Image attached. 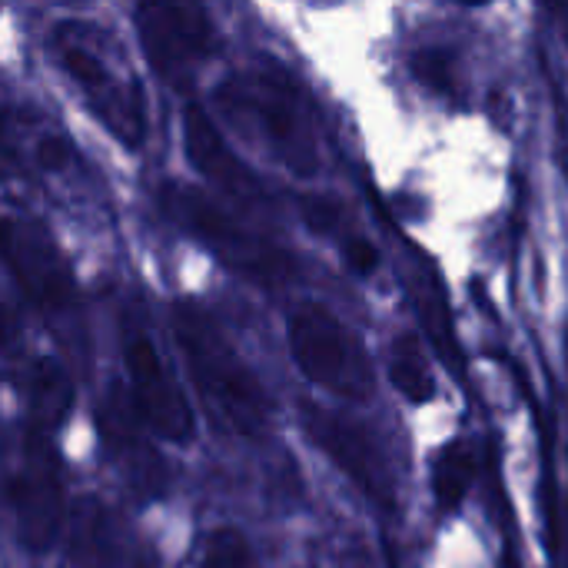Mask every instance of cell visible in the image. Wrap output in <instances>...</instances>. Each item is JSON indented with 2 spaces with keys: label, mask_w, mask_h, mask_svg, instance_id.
Masks as SVG:
<instances>
[{
  "label": "cell",
  "mask_w": 568,
  "mask_h": 568,
  "mask_svg": "<svg viewBox=\"0 0 568 568\" xmlns=\"http://www.w3.org/2000/svg\"><path fill=\"white\" fill-rule=\"evenodd\" d=\"M170 323L190 383L206 413L233 436L260 439L273 416L270 393L226 339L220 323L193 300H176L170 306Z\"/></svg>",
  "instance_id": "6da1fadb"
},
{
  "label": "cell",
  "mask_w": 568,
  "mask_h": 568,
  "mask_svg": "<svg viewBox=\"0 0 568 568\" xmlns=\"http://www.w3.org/2000/svg\"><path fill=\"white\" fill-rule=\"evenodd\" d=\"M216 100L223 113L250 123L290 173L296 176L320 173V140L313 130V116L306 110L303 93L286 73L266 63L250 67L246 73L223 83Z\"/></svg>",
  "instance_id": "7a4b0ae2"
},
{
  "label": "cell",
  "mask_w": 568,
  "mask_h": 568,
  "mask_svg": "<svg viewBox=\"0 0 568 568\" xmlns=\"http://www.w3.org/2000/svg\"><path fill=\"white\" fill-rule=\"evenodd\" d=\"M160 206L180 230H186L210 256H216L236 276L266 290L286 286L296 276V263L283 246L230 216L203 190L186 183H163Z\"/></svg>",
  "instance_id": "3957f363"
},
{
  "label": "cell",
  "mask_w": 568,
  "mask_h": 568,
  "mask_svg": "<svg viewBox=\"0 0 568 568\" xmlns=\"http://www.w3.org/2000/svg\"><path fill=\"white\" fill-rule=\"evenodd\" d=\"M53 50L90 113L116 143L136 150L146 136V100L136 77H130L116 57L106 53V40L90 30V23H60L53 33Z\"/></svg>",
  "instance_id": "277c9868"
},
{
  "label": "cell",
  "mask_w": 568,
  "mask_h": 568,
  "mask_svg": "<svg viewBox=\"0 0 568 568\" xmlns=\"http://www.w3.org/2000/svg\"><path fill=\"white\" fill-rule=\"evenodd\" d=\"M3 496L10 503L20 542L30 552H47L67 519L63 473L47 433L23 426L7 443Z\"/></svg>",
  "instance_id": "5b68a950"
},
{
  "label": "cell",
  "mask_w": 568,
  "mask_h": 568,
  "mask_svg": "<svg viewBox=\"0 0 568 568\" xmlns=\"http://www.w3.org/2000/svg\"><path fill=\"white\" fill-rule=\"evenodd\" d=\"M290 353L300 373L339 399H369L376 389L363 339L326 306L303 303L290 313Z\"/></svg>",
  "instance_id": "8992f818"
},
{
  "label": "cell",
  "mask_w": 568,
  "mask_h": 568,
  "mask_svg": "<svg viewBox=\"0 0 568 568\" xmlns=\"http://www.w3.org/2000/svg\"><path fill=\"white\" fill-rule=\"evenodd\" d=\"M120 353L126 369V403L133 406L136 419L150 436L170 446H186L193 439V409L153 336L136 320H123Z\"/></svg>",
  "instance_id": "52a82bcc"
},
{
  "label": "cell",
  "mask_w": 568,
  "mask_h": 568,
  "mask_svg": "<svg viewBox=\"0 0 568 568\" xmlns=\"http://www.w3.org/2000/svg\"><path fill=\"white\" fill-rule=\"evenodd\" d=\"M136 33L146 63L170 87H186L220 50L216 23L196 3H140Z\"/></svg>",
  "instance_id": "ba28073f"
},
{
  "label": "cell",
  "mask_w": 568,
  "mask_h": 568,
  "mask_svg": "<svg viewBox=\"0 0 568 568\" xmlns=\"http://www.w3.org/2000/svg\"><path fill=\"white\" fill-rule=\"evenodd\" d=\"M0 260L43 316L77 310V276L53 233L27 216L0 220Z\"/></svg>",
  "instance_id": "9c48e42d"
},
{
  "label": "cell",
  "mask_w": 568,
  "mask_h": 568,
  "mask_svg": "<svg viewBox=\"0 0 568 568\" xmlns=\"http://www.w3.org/2000/svg\"><path fill=\"white\" fill-rule=\"evenodd\" d=\"M0 353H3L7 379L27 409V426L47 436L60 429L73 409V383L63 373V366L43 353L27 349L23 333L10 313L0 320Z\"/></svg>",
  "instance_id": "30bf717a"
},
{
  "label": "cell",
  "mask_w": 568,
  "mask_h": 568,
  "mask_svg": "<svg viewBox=\"0 0 568 568\" xmlns=\"http://www.w3.org/2000/svg\"><path fill=\"white\" fill-rule=\"evenodd\" d=\"M303 426L310 439L329 456V463L349 476V483L373 499L379 509L396 506V489H393V473L389 463L379 449V443L356 423L343 419L339 413H329L316 403H303Z\"/></svg>",
  "instance_id": "8fae6325"
},
{
  "label": "cell",
  "mask_w": 568,
  "mask_h": 568,
  "mask_svg": "<svg viewBox=\"0 0 568 568\" xmlns=\"http://www.w3.org/2000/svg\"><path fill=\"white\" fill-rule=\"evenodd\" d=\"M126 396H113L100 406V439L113 463V469L123 476V483L140 499H156L166 493V466L153 443L146 439V426L136 419L133 406L123 403Z\"/></svg>",
  "instance_id": "7c38bea8"
},
{
  "label": "cell",
  "mask_w": 568,
  "mask_h": 568,
  "mask_svg": "<svg viewBox=\"0 0 568 568\" xmlns=\"http://www.w3.org/2000/svg\"><path fill=\"white\" fill-rule=\"evenodd\" d=\"M183 143H186L193 166L213 186H220L223 193H230L240 203H260L263 200V190H260L256 176L250 173V166L236 160L230 143L220 136V130L213 126V120L200 106H186V113H183Z\"/></svg>",
  "instance_id": "4fadbf2b"
},
{
  "label": "cell",
  "mask_w": 568,
  "mask_h": 568,
  "mask_svg": "<svg viewBox=\"0 0 568 568\" xmlns=\"http://www.w3.org/2000/svg\"><path fill=\"white\" fill-rule=\"evenodd\" d=\"M0 150L47 176L67 173L77 163V150L63 136V130L37 123L20 110L0 113Z\"/></svg>",
  "instance_id": "5bb4252c"
},
{
  "label": "cell",
  "mask_w": 568,
  "mask_h": 568,
  "mask_svg": "<svg viewBox=\"0 0 568 568\" xmlns=\"http://www.w3.org/2000/svg\"><path fill=\"white\" fill-rule=\"evenodd\" d=\"M389 379L393 386L409 399V403H429L436 393L433 369L416 343V336H396L393 353H389Z\"/></svg>",
  "instance_id": "9a60e30c"
},
{
  "label": "cell",
  "mask_w": 568,
  "mask_h": 568,
  "mask_svg": "<svg viewBox=\"0 0 568 568\" xmlns=\"http://www.w3.org/2000/svg\"><path fill=\"white\" fill-rule=\"evenodd\" d=\"M473 483V453L463 443H453L436 459V499L443 509H456Z\"/></svg>",
  "instance_id": "2e32d148"
},
{
  "label": "cell",
  "mask_w": 568,
  "mask_h": 568,
  "mask_svg": "<svg viewBox=\"0 0 568 568\" xmlns=\"http://www.w3.org/2000/svg\"><path fill=\"white\" fill-rule=\"evenodd\" d=\"M200 568H256V556L240 529H213L200 546Z\"/></svg>",
  "instance_id": "e0dca14e"
},
{
  "label": "cell",
  "mask_w": 568,
  "mask_h": 568,
  "mask_svg": "<svg viewBox=\"0 0 568 568\" xmlns=\"http://www.w3.org/2000/svg\"><path fill=\"white\" fill-rule=\"evenodd\" d=\"M413 70L416 77L436 90V93H453V53L449 50H419L416 60H413Z\"/></svg>",
  "instance_id": "ac0fdd59"
},
{
  "label": "cell",
  "mask_w": 568,
  "mask_h": 568,
  "mask_svg": "<svg viewBox=\"0 0 568 568\" xmlns=\"http://www.w3.org/2000/svg\"><path fill=\"white\" fill-rule=\"evenodd\" d=\"M300 206H303V220H306V226L313 233H323V236L339 233V226H343V206L336 200H329V196H303Z\"/></svg>",
  "instance_id": "d6986e66"
},
{
  "label": "cell",
  "mask_w": 568,
  "mask_h": 568,
  "mask_svg": "<svg viewBox=\"0 0 568 568\" xmlns=\"http://www.w3.org/2000/svg\"><path fill=\"white\" fill-rule=\"evenodd\" d=\"M343 256H346V263H349L356 273H373L376 263H379L376 246H373L369 240H363V236H349V240L343 243Z\"/></svg>",
  "instance_id": "ffe728a7"
}]
</instances>
